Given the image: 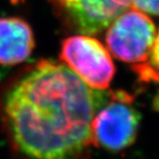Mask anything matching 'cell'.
<instances>
[{
  "mask_svg": "<svg viewBox=\"0 0 159 159\" xmlns=\"http://www.w3.org/2000/svg\"><path fill=\"white\" fill-rule=\"evenodd\" d=\"M156 33L151 18L130 6L107 27V51L121 61L139 64L147 60Z\"/></svg>",
  "mask_w": 159,
  "mask_h": 159,
  "instance_id": "cell-3",
  "label": "cell"
},
{
  "mask_svg": "<svg viewBox=\"0 0 159 159\" xmlns=\"http://www.w3.org/2000/svg\"><path fill=\"white\" fill-rule=\"evenodd\" d=\"M139 114L132 106L131 95L111 92L107 102L92 121L94 147L111 152L122 151L134 143L139 128Z\"/></svg>",
  "mask_w": 159,
  "mask_h": 159,
  "instance_id": "cell-2",
  "label": "cell"
},
{
  "mask_svg": "<svg viewBox=\"0 0 159 159\" xmlns=\"http://www.w3.org/2000/svg\"><path fill=\"white\" fill-rule=\"evenodd\" d=\"M54 11L69 31L95 35L131 6V0H50Z\"/></svg>",
  "mask_w": 159,
  "mask_h": 159,
  "instance_id": "cell-5",
  "label": "cell"
},
{
  "mask_svg": "<svg viewBox=\"0 0 159 159\" xmlns=\"http://www.w3.org/2000/svg\"><path fill=\"white\" fill-rule=\"evenodd\" d=\"M131 7L159 17V0H131Z\"/></svg>",
  "mask_w": 159,
  "mask_h": 159,
  "instance_id": "cell-8",
  "label": "cell"
},
{
  "mask_svg": "<svg viewBox=\"0 0 159 159\" xmlns=\"http://www.w3.org/2000/svg\"><path fill=\"white\" fill-rule=\"evenodd\" d=\"M111 92L90 88L64 63L39 60L5 86L2 129L17 159H90L92 121Z\"/></svg>",
  "mask_w": 159,
  "mask_h": 159,
  "instance_id": "cell-1",
  "label": "cell"
},
{
  "mask_svg": "<svg viewBox=\"0 0 159 159\" xmlns=\"http://www.w3.org/2000/svg\"><path fill=\"white\" fill-rule=\"evenodd\" d=\"M60 59L89 87L107 90L115 75L110 52L94 37L77 34L62 41Z\"/></svg>",
  "mask_w": 159,
  "mask_h": 159,
  "instance_id": "cell-4",
  "label": "cell"
},
{
  "mask_svg": "<svg viewBox=\"0 0 159 159\" xmlns=\"http://www.w3.org/2000/svg\"><path fill=\"white\" fill-rule=\"evenodd\" d=\"M132 69L138 74L141 81L159 83V30L147 60L132 65Z\"/></svg>",
  "mask_w": 159,
  "mask_h": 159,
  "instance_id": "cell-7",
  "label": "cell"
},
{
  "mask_svg": "<svg viewBox=\"0 0 159 159\" xmlns=\"http://www.w3.org/2000/svg\"><path fill=\"white\" fill-rule=\"evenodd\" d=\"M34 49V36L20 18H0V64L15 65L28 59Z\"/></svg>",
  "mask_w": 159,
  "mask_h": 159,
  "instance_id": "cell-6",
  "label": "cell"
}]
</instances>
